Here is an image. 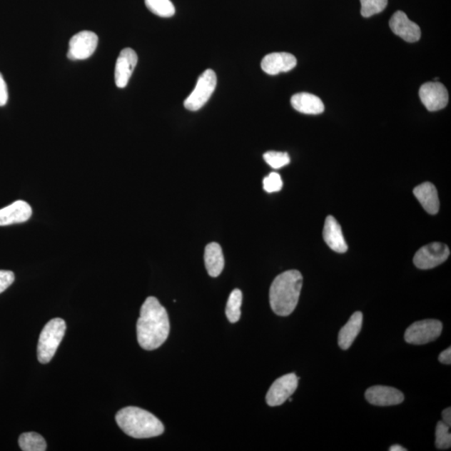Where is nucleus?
<instances>
[{"label": "nucleus", "instance_id": "f257e3e1", "mask_svg": "<svg viewBox=\"0 0 451 451\" xmlns=\"http://www.w3.org/2000/svg\"><path fill=\"white\" fill-rule=\"evenodd\" d=\"M137 340L146 350H154L163 345L169 336L168 312L158 298L149 297L141 306L136 325Z\"/></svg>", "mask_w": 451, "mask_h": 451}, {"label": "nucleus", "instance_id": "f03ea898", "mask_svg": "<svg viewBox=\"0 0 451 451\" xmlns=\"http://www.w3.org/2000/svg\"><path fill=\"white\" fill-rule=\"evenodd\" d=\"M302 286L300 272L289 270L279 274L274 279L269 292L273 311L278 316L290 315L298 305Z\"/></svg>", "mask_w": 451, "mask_h": 451}, {"label": "nucleus", "instance_id": "7ed1b4c3", "mask_svg": "<svg viewBox=\"0 0 451 451\" xmlns=\"http://www.w3.org/2000/svg\"><path fill=\"white\" fill-rule=\"evenodd\" d=\"M119 427L124 432L136 439H147L163 435L164 425L150 412L129 406L121 409L116 415Z\"/></svg>", "mask_w": 451, "mask_h": 451}, {"label": "nucleus", "instance_id": "20e7f679", "mask_svg": "<svg viewBox=\"0 0 451 451\" xmlns=\"http://www.w3.org/2000/svg\"><path fill=\"white\" fill-rule=\"evenodd\" d=\"M66 330V322L59 318L49 321L44 327L37 347L38 360L41 364L51 361L65 336Z\"/></svg>", "mask_w": 451, "mask_h": 451}, {"label": "nucleus", "instance_id": "39448f33", "mask_svg": "<svg viewBox=\"0 0 451 451\" xmlns=\"http://www.w3.org/2000/svg\"><path fill=\"white\" fill-rule=\"evenodd\" d=\"M217 76L213 70L205 71L198 78L197 85L184 101L186 109L197 111L208 101L217 86Z\"/></svg>", "mask_w": 451, "mask_h": 451}, {"label": "nucleus", "instance_id": "423d86ee", "mask_svg": "<svg viewBox=\"0 0 451 451\" xmlns=\"http://www.w3.org/2000/svg\"><path fill=\"white\" fill-rule=\"evenodd\" d=\"M442 330V323L439 320H425L415 322L407 328L405 340L410 345H426L437 340Z\"/></svg>", "mask_w": 451, "mask_h": 451}, {"label": "nucleus", "instance_id": "0eeeda50", "mask_svg": "<svg viewBox=\"0 0 451 451\" xmlns=\"http://www.w3.org/2000/svg\"><path fill=\"white\" fill-rule=\"evenodd\" d=\"M450 249L445 244L432 243L418 250L414 257V264L422 270H427L442 264L450 257Z\"/></svg>", "mask_w": 451, "mask_h": 451}, {"label": "nucleus", "instance_id": "6e6552de", "mask_svg": "<svg viewBox=\"0 0 451 451\" xmlns=\"http://www.w3.org/2000/svg\"><path fill=\"white\" fill-rule=\"evenodd\" d=\"M98 36L94 32L81 31L71 38L67 56L71 61H83L90 58L96 50Z\"/></svg>", "mask_w": 451, "mask_h": 451}, {"label": "nucleus", "instance_id": "1a4fd4ad", "mask_svg": "<svg viewBox=\"0 0 451 451\" xmlns=\"http://www.w3.org/2000/svg\"><path fill=\"white\" fill-rule=\"evenodd\" d=\"M298 377L292 373L280 377L270 387L266 396L267 404L271 407L281 405L296 391Z\"/></svg>", "mask_w": 451, "mask_h": 451}, {"label": "nucleus", "instance_id": "9d476101", "mask_svg": "<svg viewBox=\"0 0 451 451\" xmlns=\"http://www.w3.org/2000/svg\"><path fill=\"white\" fill-rule=\"evenodd\" d=\"M419 95L420 101L430 111L442 110L448 104V91L437 81L425 83L420 87Z\"/></svg>", "mask_w": 451, "mask_h": 451}, {"label": "nucleus", "instance_id": "9b49d317", "mask_svg": "<svg viewBox=\"0 0 451 451\" xmlns=\"http://www.w3.org/2000/svg\"><path fill=\"white\" fill-rule=\"evenodd\" d=\"M390 27L396 36L409 43L417 42L421 37L420 28L411 21L403 11H397L390 21Z\"/></svg>", "mask_w": 451, "mask_h": 451}, {"label": "nucleus", "instance_id": "f8f14e48", "mask_svg": "<svg viewBox=\"0 0 451 451\" xmlns=\"http://www.w3.org/2000/svg\"><path fill=\"white\" fill-rule=\"evenodd\" d=\"M365 398L373 405L392 406L401 404L405 396L393 387L376 385L366 390Z\"/></svg>", "mask_w": 451, "mask_h": 451}, {"label": "nucleus", "instance_id": "ddd939ff", "mask_svg": "<svg viewBox=\"0 0 451 451\" xmlns=\"http://www.w3.org/2000/svg\"><path fill=\"white\" fill-rule=\"evenodd\" d=\"M138 62V57L132 49L122 50L117 58L115 69V81L117 87L125 88L128 84L130 78Z\"/></svg>", "mask_w": 451, "mask_h": 451}, {"label": "nucleus", "instance_id": "4468645a", "mask_svg": "<svg viewBox=\"0 0 451 451\" xmlns=\"http://www.w3.org/2000/svg\"><path fill=\"white\" fill-rule=\"evenodd\" d=\"M297 66L295 56L291 54L272 53L263 59L261 67L268 75L276 76L281 72H288Z\"/></svg>", "mask_w": 451, "mask_h": 451}, {"label": "nucleus", "instance_id": "2eb2a0df", "mask_svg": "<svg viewBox=\"0 0 451 451\" xmlns=\"http://www.w3.org/2000/svg\"><path fill=\"white\" fill-rule=\"evenodd\" d=\"M31 216V206L24 201H16L0 210V227L27 222Z\"/></svg>", "mask_w": 451, "mask_h": 451}, {"label": "nucleus", "instance_id": "dca6fc26", "mask_svg": "<svg viewBox=\"0 0 451 451\" xmlns=\"http://www.w3.org/2000/svg\"><path fill=\"white\" fill-rule=\"evenodd\" d=\"M323 239L333 251L345 253L348 250L341 226L333 216H328L323 231Z\"/></svg>", "mask_w": 451, "mask_h": 451}, {"label": "nucleus", "instance_id": "f3484780", "mask_svg": "<svg viewBox=\"0 0 451 451\" xmlns=\"http://www.w3.org/2000/svg\"><path fill=\"white\" fill-rule=\"evenodd\" d=\"M414 195L421 206L429 214H437L440 209V201L437 189L430 183H425L416 186Z\"/></svg>", "mask_w": 451, "mask_h": 451}, {"label": "nucleus", "instance_id": "a211bd4d", "mask_svg": "<svg viewBox=\"0 0 451 451\" xmlns=\"http://www.w3.org/2000/svg\"><path fill=\"white\" fill-rule=\"evenodd\" d=\"M292 106L297 111L307 115H318L325 111V105L320 97L310 93H298L291 98Z\"/></svg>", "mask_w": 451, "mask_h": 451}, {"label": "nucleus", "instance_id": "6ab92c4d", "mask_svg": "<svg viewBox=\"0 0 451 451\" xmlns=\"http://www.w3.org/2000/svg\"><path fill=\"white\" fill-rule=\"evenodd\" d=\"M363 325V313L355 312L353 313L346 325L341 328L338 333V345L342 350H349L353 343L361 331Z\"/></svg>", "mask_w": 451, "mask_h": 451}, {"label": "nucleus", "instance_id": "aec40b11", "mask_svg": "<svg viewBox=\"0 0 451 451\" xmlns=\"http://www.w3.org/2000/svg\"><path fill=\"white\" fill-rule=\"evenodd\" d=\"M205 265L211 277L217 278L222 273L224 265L223 249L217 243H211L205 248Z\"/></svg>", "mask_w": 451, "mask_h": 451}, {"label": "nucleus", "instance_id": "412c9836", "mask_svg": "<svg viewBox=\"0 0 451 451\" xmlns=\"http://www.w3.org/2000/svg\"><path fill=\"white\" fill-rule=\"evenodd\" d=\"M19 445L24 451H45L47 448L45 439L34 432L24 433L19 436Z\"/></svg>", "mask_w": 451, "mask_h": 451}, {"label": "nucleus", "instance_id": "4be33fe9", "mask_svg": "<svg viewBox=\"0 0 451 451\" xmlns=\"http://www.w3.org/2000/svg\"><path fill=\"white\" fill-rule=\"evenodd\" d=\"M243 302V293L240 289L236 288L230 294L226 315L228 320L233 323H237L241 318V306Z\"/></svg>", "mask_w": 451, "mask_h": 451}, {"label": "nucleus", "instance_id": "5701e85b", "mask_svg": "<svg viewBox=\"0 0 451 451\" xmlns=\"http://www.w3.org/2000/svg\"><path fill=\"white\" fill-rule=\"evenodd\" d=\"M146 6L156 16L169 18L175 14V7L171 0H145Z\"/></svg>", "mask_w": 451, "mask_h": 451}, {"label": "nucleus", "instance_id": "b1692460", "mask_svg": "<svg viewBox=\"0 0 451 451\" xmlns=\"http://www.w3.org/2000/svg\"><path fill=\"white\" fill-rule=\"evenodd\" d=\"M450 426L439 421L435 429V446L439 450H448L451 446Z\"/></svg>", "mask_w": 451, "mask_h": 451}, {"label": "nucleus", "instance_id": "393cba45", "mask_svg": "<svg viewBox=\"0 0 451 451\" xmlns=\"http://www.w3.org/2000/svg\"><path fill=\"white\" fill-rule=\"evenodd\" d=\"M360 3L361 16L365 18L383 12L388 6V0H360Z\"/></svg>", "mask_w": 451, "mask_h": 451}, {"label": "nucleus", "instance_id": "a878e982", "mask_svg": "<svg viewBox=\"0 0 451 451\" xmlns=\"http://www.w3.org/2000/svg\"><path fill=\"white\" fill-rule=\"evenodd\" d=\"M263 159L274 169L283 168L290 163V158L286 153H278V151H268L263 155Z\"/></svg>", "mask_w": 451, "mask_h": 451}, {"label": "nucleus", "instance_id": "bb28decb", "mask_svg": "<svg viewBox=\"0 0 451 451\" xmlns=\"http://www.w3.org/2000/svg\"><path fill=\"white\" fill-rule=\"evenodd\" d=\"M283 185L281 176L277 173H272L263 179V189L268 193L279 192Z\"/></svg>", "mask_w": 451, "mask_h": 451}, {"label": "nucleus", "instance_id": "cd10ccee", "mask_svg": "<svg viewBox=\"0 0 451 451\" xmlns=\"http://www.w3.org/2000/svg\"><path fill=\"white\" fill-rule=\"evenodd\" d=\"M14 281V274L11 271L0 270V293L6 291Z\"/></svg>", "mask_w": 451, "mask_h": 451}, {"label": "nucleus", "instance_id": "c85d7f7f", "mask_svg": "<svg viewBox=\"0 0 451 451\" xmlns=\"http://www.w3.org/2000/svg\"><path fill=\"white\" fill-rule=\"evenodd\" d=\"M9 99L8 88L1 73H0V106L6 105Z\"/></svg>", "mask_w": 451, "mask_h": 451}, {"label": "nucleus", "instance_id": "c756f323", "mask_svg": "<svg viewBox=\"0 0 451 451\" xmlns=\"http://www.w3.org/2000/svg\"><path fill=\"white\" fill-rule=\"evenodd\" d=\"M439 361L442 364L450 365L451 364V349L450 347L442 353H440Z\"/></svg>", "mask_w": 451, "mask_h": 451}, {"label": "nucleus", "instance_id": "7c9ffc66", "mask_svg": "<svg viewBox=\"0 0 451 451\" xmlns=\"http://www.w3.org/2000/svg\"><path fill=\"white\" fill-rule=\"evenodd\" d=\"M442 419L445 424L448 425H451V409L450 407L449 408H446L442 412Z\"/></svg>", "mask_w": 451, "mask_h": 451}, {"label": "nucleus", "instance_id": "2f4dec72", "mask_svg": "<svg viewBox=\"0 0 451 451\" xmlns=\"http://www.w3.org/2000/svg\"><path fill=\"white\" fill-rule=\"evenodd\" d=\"M390 451H406L407 450L405 449L404 447H402L401 445H392L391 447L390 448Z\"/></svg>", "mask_w": 451, "mask_h": 451}]
</instances>
